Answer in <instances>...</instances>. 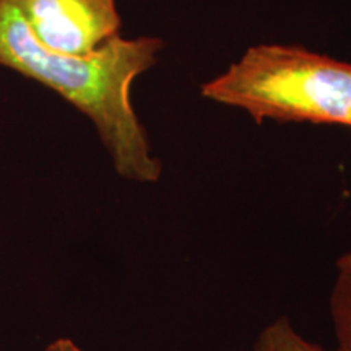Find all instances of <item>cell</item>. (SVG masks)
Masks as SVG:
<instances>
[{
  "label": "cell",
  "mask_w": 351,
  "mask_h": 351,
  "mask_svg": "<svg viewBox=\"0 0 351 351\" xmlns=\"http://www.w3.org/2000/svg\"><path fill=\"white\" fill-rule=\"evenodd\" d=\"M46 49L88 56L119 36L116 0H12Z\"/></svg>",
  "instance_id": "obj_3"
},
{
  "label": "cell",
  "mask_w": 351,
  "mask_h": 351,
  "mask_svg": "<svg viewBox=\"0 0 351 351\" xmlns=\"http://www.w3.org/2000/svg\"><path fill=\"white\" fill-rule=\"evenodd\" d=\"M337 269L351 271V252L345 254L343 257L339 258V262H337Z\"/></svg>",
  "instance_id": "obj_7"
},
{
  "label": "cell",
  "mask_w": 351,
  "mask_h": 351,
  "mask_svg": "<svg viewBox=\"0 0 351 351\" xmlns=\"http://www.w3.org/2000/svg\"><path fill=\"white\" fill-rule=\"evenodd\" d=\"M158 38L116 36L88 56L49 51L36 41L12 0H0V65L41 82L93 122L122 178L156 182L161 163L130 101L140 73L156 64Z\"/></svg>",
  "instance_id": "obj_1"
},
{
  "label": "cell",
  "mask_w": 351,
  "mask_h": 351,
  "mask_svg": "<svg viewBox=\"0 0 351 351\" xmlns=\"http://www.w3.org/2000/svg\"><path fill=\"white\" fill-rule=\"evenodd\" d=\"M256 119L351 127V64L302 47L261 44L202 86Z\"/></svg>",
  "instance_id": "obj_2"
},
{
  "label": "cell",
  "mask_w": 351,
  "mask_h": 351,
  "mask_svg": "<svg viewBox=\"0 0 351 351\" xmlns=\"http://www.w3.org/2000/svg\"><path fill=\"white\" fill-rule=\"evenodd\" d=\"M256 351H327L322 346L302 339L287 317L263 328L256 343ZM339 351V350H333Z\"/></svg>",
  "instance_id": "obj_5"
},
{
  "label": "cell",
  "mask_w": 351,
  "mask_h": 351,
  "mask_svg": "<svg viewBox=\"0 0 351 351\" xmlns=\"http://www.w3.org/2000/svg\"><path fill=\"white\" fill-rule=\"evenodd\" d=\"M330 317L335 330L339 351H351V271L339 270L333 283L330 300Z\"/></svg>",
  "instance_id": "obj_4"
},
{
  "label": "cell",
  "mask_w": 351,
  "mask_h": 351,
  "mask_svg": "<svg viewBox=\"0 0 351 351\" xmlns=\"http://www.w3.org/2000/svg\"><path fill=\"white\" fill-rule=\"evenodd\" d=\"M46 351H82L78 346L69 339H57L47 346Z\"/></svg>",
  "instance_id": "obj_6"
}]
</instances>
